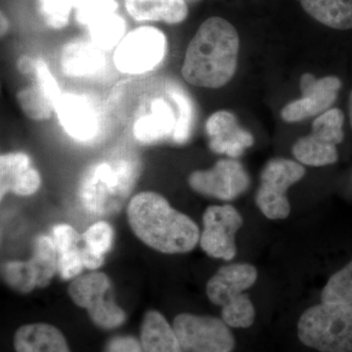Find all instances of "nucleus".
<instances>
[{"label":"nucleus","mask_w":352,"mask_h":352,"mask_svg":"<svg viewBox=\"0 0 352 352\" xmlns=\"http://www.w3.org/2000/svg\"><path fill=\"white\" fill-rule=\"evenodd\" d=\"M239 48V34L231 23L223 18H208L187 47L183 78L195 87H224L235 75Z\"/></svg>","instance_id":"obj_1"},{"label":"nucleus","mask_w":352,"mask_h":352,"mask_svg":"<svg viewBox=\"0 0 352 352\" xmlns=\"http://www.w3.org/2000/svg\"><path fill=\"white\" fill-rule=\"evenodd\" d=\"M127 219L139 240L164 254H185L200 242L195 221L155 192L134 196L127 207Z\"/></svg>","instance_id":"obj_2"},{"label":"nucleus","mask_w":352,"mask_h":352,"mask_svg":"<svg viewBox=\"0 0 352 352\" xmlns=\"http://www.w3.org/2000/svg\"><path fill=\"white\" fill-rule=\"evenodd\" d=\"M138 173V164L126 157L108 160L90 166L80 183L82 207L90 214H113L131 194Z\"/></svg>","instance_id":"obj_3"},{"label":"nucleus","mask_w":352,"mask_h":352,"mask_svg":"<svg viewBox=\"0 0 352 352\" xmlns=\"http://www.w3.org/2000/svg\"><path fill=\"white\" fill-rule=\"evenodd\" d=\"M258 279V271L249 263L223 266L208 280L207 296L214 305L222 307V320L229 327L249 328L254 322L256 310L245 295Z\"/></svg>","instance_id":"obj_4"},{"label":"nucleus","mask_w":352,"mask_h":352,"mask_svg":"<svg viewBox=\"0 0 352 352\" xmlns=\"http://www.w3.org/2000/svg\"><path fill=\"white\" fill-rule=\"evenodd\" d=\"M298 333L303 344L320 352H352V305L321 302L300 316Z\"/></svg>","instance_id":"obj_5"},{"label":"nucleus","mask_w":352,"mask_h":352,"mask_svg":"<svg viewBox=\"0 0 352 352\" xmlns=\"http://www.w3.org/2000/svg\"><path fill=\"white\" fill-rule=\"evenodd\" d=\"M305 175V168L298 162L283 157L270 160L261 173L256 192V203L261 212L270 219H287L291 214L287 191Z\"/></svg>","instance_id":"obj_6"},{"label":"nucleus","mask_w":352,"mask_h":352,"mask_svg":"<svg viewBox=\"0 0 352 352\" xmlns=\"http://www.w3.org/2000/svg\"><path fill=\"white\" fill-rule=\"evenodd\" d=\"M111 280L101 272L78 276L69 284L68 293L78 307L87 310L98 327L115 329L126 321V312L110 296Z\"/></svg>","instance_id":"obj_7"},{"label":"nucleus","mask_w":352,"mask_h":352,"mask_svg":"<svg viewBox=\"0 0 352 352\" xmlns=\"http://www.w3.org/2000/svg\"><path fill=\"white\" fill-rule=\"evenodd\" d=\"M166 48L163 32L157 28H138L126 34L116 48L113 63L120 73L140 75L163 61Z\"/></svg>","instance_id":"obj_8"},{"label":"nucleus","mask_w":352,"mask_h":352,"mask_svg":"<svg viewBox=\"0 0 352 352\" xmlns=\"http://www.w3.org/2000/svg\"><path fill=\"white\" fill-rule=\"evenodd\" d=\"M173 327L185 352H232L235 347L229 326L217 317L178 314Z\"/></svg>","instance_id":"obj_9"},{"label":"nucleus","mask_w":352,"mask_h":352,"mask_svg":"<svg viewBox=\"0 0 352 352\" xmlns=\"http://www.w3.org/2000/svg\"><path fill=\"white\" fill-rule=\"evenodd\" d=\"M200 235L203 251L214 258L231 261L237 254L236 234L243 226V217L233 206H210L203 217Z\"/></svg>","instance_id":"obj_10"},{"label":"nucleus","mask_w":352,"mask_h":352,"mask_svg":"<svg viewBox=\"0 0 352 352\" xmlns=\"http://www.w3.org/2000/svg\"><path fill=\"white\" fill-rule=\"evenodd\" d=\"M188 183L190 187L201 195L232 201L249 188L250 177L240 162L223 159L210 170L192 173Z\"/></svg>","instance_id":"obj_11"},{"label":"nucleus","mask_w":352,"mask_h":352,"mask_svg":"<svg viewBox=\"0 0 352 352\" xmlns=\"http://www.w3.org/2000/svg\"><path fill=\"white\" fill-rule=\"evenodd\" d=\"M342 85L338 76L317 78L312 74H303L300 78L302 98L292 101L282 109V119L287 122H298L321 115L337 100Z\"/></svg>","instance_id":"obj_12"},{"label":"nucleus","mask_w":352,"mask_h":352,"mask_svg":"<svg viewBox=\"0 0 352 352\" xmlns=\"http://www.w3.org/2000/svg\"><path fill=\"white\" fill-rule=\"evenodd\" d=\"M206 131L210 138V149L217 154H226L230 159L242 156L254 143L251 132L241 127L236 116L229 111L212 113L207 120Z\"/></svg>","instance_id":"obj_13"},{"label":"nucleus","mask_w":352,"mask_h":352,"mask_svg":"<svg viewBox=\"0 0 352 352\" xmlns=\"http://www.w3.org/2000/svg\"><path fill=\"white\" fill-rule=\"evenodd\" d=\"M55 111L65 131L74 139L89 141L98 133V113L85 96L62 94L55 104Z\"/></svg>","instance_id":"obj_14"},{"label":"nucleus","mask_w":352,"mask_h":352,"mask_svg":"<svg viewBox=\"0 0 352 352\" xmlns=\"http://www.w3.org/2000/svg\"><path fill=\"white\" fill-rule=\"evenodd\" d=\"M41 184L38 170L31 159L22 152L6 153L0 157V190L1 199L11 192L18 196H31Z\"/></svg>","instance_id":"obj_15"},{"label":"nucleus","mask_w":352,"mask_h":352,"mask_svg":"<svg viewBox=\"0 0 352 352\" xmlns=\"http://www.w3.org/2000/svg\"><path fill=\"white\" fill-rule=\"evenodd\" d=\"M60 65L69 78H89L105 68L106 58L103 50L94 43L73 41L64 46Z\"/></svg>","instance_id":"obj_16"},{"label":"nucleus","mask_w":352,"mask_h":352,"mask_svg":"<svg viewBox=\"0 0 352 352\" xmlns=\"http://www.w3.org/2000/svg\"><path fill=\"white\" fill-rule=\"evenodd\" d=\"M175 113L170 104L164 99L152 101L149 113L136 120L133 134L139 142L153 144L173 134L176 126Z\"/></svg>","instance_id":"obj_17"},{"label":"nucleus","mask_w":352,"mask_h":352,"mask_svg":"<svg viewBox=\"0 0 352 352\" xmlns=\"http://www.w3.org/2000/svg\"><path fill=\"white\" fill-rule=\"evenodd\" d=\"M14 347L17 352H71L61 331L46 323L28 324L18 329Z\"/></svg>","instance_id":"obj_18"},{"label":"nucleus","mask_w":352,"mask_h":352,"mask_svg":"<svg viewBox=\"0 0 352 352\" xmlns=\"http://www.w3.org/2000/svg\"><path fill=\"white\" fill-rule=\"evenodd\" d=\"M127 12L138 22L179 24L187 18L185 0H126Z\"/></svg>","instance_id":"obj_19"},{"label":"nucleus","mask_w":352,"mask_h":352,"mask_svg":"<svg viewBox=\"0 0 352 352\" xmlns=\"http://www.w3.org/2000/svg\"><path fill=\"white\" fill-rule=\"evenodd\" d=\"M140 342L144 352H185L175 329L157 310H150L145 314Z\"/></svg>","instance_id":"obj_20"},{"label":"nucleus","mask_w":352,"mask_h":352,"mask_svg":"<svg viewBox=\"0 0 352 352\" xmlns=\"http://www.w3.org/2000/svg\"><path fill=\"white\" fill-rule=\"evenodd\" d=\"M308 15L332 29H352V0H300Z\"/></svg>","instance_id":"obj_21"},{"label":"nucleus","mask_w":352,"mask_h":352,"mask_svg":"<svg viewBox=\"0 0 352 352\" xmlns=\"http://www.w3.org/2000/svg\"><path fill=\"white\" fill-rule=\"evenodd\" d=\"M293 154L298 163L310 166H325L337 163V146L315 138L314 134L303 136L293 146Z\"/></svg>","instance_id":"obj_22"},{"label":"nucleus","mask_w":352,"mask_h":352,"mask_svg":"<svg viewBox=\"0 0 352 352\" xmlns=\"http://www.w3.org/2000/svg\"><path fill=\"white\" fill-rule=\"evenodd\" d=\"M30 261L38 276V287L44 288L48 286L58 272L57 250L52 237L41 235L36 238Z\"/></svg>","instance_id":"obj_23"},{"label":"nucleus","mask_w":352,"mask_h":352,"mask_svg":"<svg viewBox=\"0 0 352 352\" xmlns=\"http://www.w3.org/2000/svg\"><path fill=\"white\" fill-rule=\"evenodd\" d=\"M88 28L91 43L103 51L110 50L113 46L119 45L124 38L126 22L120 16L113 13L94 21Z\"/></svg>","instance_id":"obj_24"},{"label":"nucleus","mask_w":352,"mask_h":352,"mask_svg":"<svg viewBox=\"0 0 352 352\" xmlns=\"http://www.w3.org/2000/svg\"><path fill=\"white\" fill-rule=\"evenodd\" d=\"M17 101L25 115L34 120L50 119L55 110L54 102L36 82L18 92Z\"/></svg>","instance_id":"obj_25"},{"label":"nucleus","mask_w":352,"mask_h":352,"mask_svg":"<svg viewBox=\"0 0 352 352\" xmlns=\"http://www.w3.org/2000/svg\"><path fill=\"white\" fill-rule=\"evenodd\" d=\"M2 278L11 289L28 294L38 287V276L29 261H9L2 264Z\"/></svg>","instance_id":"obj_26"},{"label":"nucleus","mask_w":352,"mask_h":352,"mask_svg":"<svg viewBox=\"0 0 352 352\" xmlns=\"http://www.w3.org/2000/svg\"><path fill=\"white\" fill-rule=\"evenodd\" d=\"M344 115L338 108L329 109L314 120L312 132L315 138L330 144H340L344 138Z\"/></svg>","instance_id":"obj_27"},{"label":"nucleus","mask_w":352,"mask_h":352,"mask_svg":"<svg viewBox=\"0 0 352 352\" xmlns=\"http://www.w3.org/2000/svg\"><path fill=\"white\" fill-rule=\"evenodd\" d=\"M168 94L178 108L177 120L173 139L175 143L183 144L188 140L191 134L194 120L193 103L188 95L183 91L182 88L171 87Z\"/></svg>","instance_id":"obj_28"},{"label":"nucleus","mask_w":352,"mask_h":352,"mask_svg":"<svg viewBox=\"0 0 352 352\" xmlns=\"http://www.w3.org/2000/svg\"><path fill=\"white\" fill-rule=\"evenodd\" d=\"M321 300L352 305V261L329 279L322 291Z\"/></svg>","instance_id":"obj_29"},{"label":"nucleus","mask_w":352,"mask_h":352,"mask_svg":"<svg viewBox=\"0 0 352 352\" xmlns=\"http://www.w3.org/2000/svg\"><path fill=\"white\" fill-rule=\"evenodd\" d=\"M76 19L80 24L89 25L104 16L116 12L115 0H74Z\"/></svg>","instance_id":"obj_30"},{"label":"nucleus","mask_w":352,"mask_h":352,"mask_svg":"<svg viewBox=\"0 0 352 352\" xmlns=\"http://www.w3.org/2000/svg\"><path fill=\"white\" fill-rule=\"evenodd\" d=\"M82 243L85 247L95 254L105 256L113 247V230L108 222L97 221L88 227L82 235Z\"/></svg>","instance_id":"obj_31"},{"label":"nucleus","mask_w":352,"mask_h":352,"mask_svg":"<svg viewBox=\"0 0 352 352\" xmlns=\"http://www.w3.org/2000/svg\"><path fill=\"white\" fill-rule=\"evenodd\" d=\"M74 0H41V11L46 24L55 30L68 25Z\"/></svg>","instance_id":"obj_32"},{"label":"nucleus","mask_w":352,"mask_h":352,"mask_svg":"<svg viewBox=\"0 0 352 352\" xmlns=\"http://www.w3.org/2000/svg\"><path fill=\"white\" fill-rule=\"evenodd\" d=\"M32 78H34V82L38 83L39 87L43 88L45 94L48 95L51 100L56 104L60 97H61L62 92L56 80L48 69L47 65L41 58H36V73H34Z\"/></svg>","instance_id":"obj_33"},{"label":"nucleus","mask_w":352,"mask_h":352,"mask_svg":"<svg viewBox=\"0 0 352 352\" xmlns=\"http://www.w3.org/2000/svg\"><path fill=\"white\" fill-rule=\"evenodd\" d=\"M105 352H144L141 342L131 336H118L109 340Z\"/></svg>","instance_id":"obj_34"},{"label":"nucleus","mask_w":352,"mask_h":352,"mask_svg":"<svg viewBox=\"0 0 352 352\" xmlns=\"http://www.w3.org/2000/svg\"><path fill=\"white\" fill-rule=\"evenodd\" d=\"M82 258L85 268L90 270H95L101 267L102 264L105 261V256L95 254L85 245H82Z\"/></svg>","instance_id":"obj_35"},{"label":"nucleus","mask_w":352,"mask_h":352,"mask_svg":"<svg viewBox=\"0 0 352 352\" xmlns=\"http://www.w3.org/2000/svg\"><path fill=\"white\" fill-rule=\"evenodd\" d=\"M18 69L22 75L28 76H34L36 69V59L24 55L18 60Z\"/></svg>","instance_id":"obj_36"},{"label":"nucleus","mask_w":352,"mask_h":352,"mask_svg":"<svg viewBox=\"0 0 352 352\" xmlns=\"http://www.w3.org/2000/svg\"><path fill=\"white\" fill-rule=\"evenodd\" d=\"M8 31V21L6 20V16L1 14V36H3Z\"/></svg>","instance_id":"obj_37"},{"label":"nucleus","mask_w":352,"mask_h":352,"mask_svg":"<svg viewBox=\"0 0 352 352\" xmlns=\"http://www.w3.org/2000/svg\"><path fill=\"white\" fill-rule=\"evenodd\" d=\"M349 116H351V122L352 126V91L351 94V98H349Z\"/></svg>","instance_id":"obj_38"},{"label":"nucleus","mask_w":352,"mask_h":352,"mask_svg":"<svg viewBox=\"0 0 352 352\" xmlns=\"http://www.w3.org/2000/svg\"><path fill=\"white\" fill-rule=\"evenodd\" d=\"M185 1H186L187 3H194V2H198L200 1V0H185Z\"/></svg>","instance_id":"obj_39"}]
</instances>
